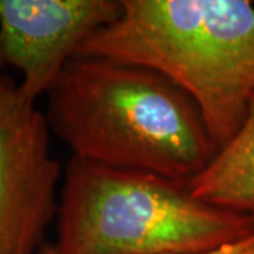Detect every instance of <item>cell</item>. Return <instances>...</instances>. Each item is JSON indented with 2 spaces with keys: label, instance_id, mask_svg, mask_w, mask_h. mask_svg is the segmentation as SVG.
<instances>
[{
  "label": "cell",
  "instance_id": "obj_2",
  "mask_svg": "<svg viewBox=\"0 0 254 254\" xmlns=\"http://www.w3.org/2000/svg\"><path fill=\"white\" fill-rule=\"evenodd\" d=\"M122 14L75 57L163 75L198 106L220 150L254 99V4L247 0H122Z\"/></svg>",
  "mask_w": 254,
  "mask_h": 254
},
{
  "label": "cell",
  "instance_id": "obj_5",
  "mask_svg": "<svg viewBox=\"0 0 254 254\" xmlns=\"http://www.w3.org/2000/svg\"><path fill=\"white\" fill-rule=\"evenodd\" d=\"M122 9V0H0V60L17 69L20 91L37 102Z\"/></svg>",
  "mask_w": 254,
  "mask_h": 254
},
{
  "label": "cell",
  "instance_id": "obj_9",
  "mask_svg": "<svg viewBox=\"0 0 254 254\" xmlns=\"http://www.w3.org/2000/svg\"><path fill=\"white\" fill-rule=\"evenodd\" d=\"M252 215H253V216H254V210H253V212H252Z\"/></svg>",
  "mask_w": 254,
  "mask_h": 254
},
{
  "label": "cell",
  "instance_id": "obj_1",
  "mask_svg": "<svg viewBox=\"0 0 254 254\" xmlns=\"http://www.w3.org/2000/svg\"><path fill=\"white\" fill-rule=\"evenodd\" d=\"M47 98L50 130L85 161L190 187L219 151L190 96L143 66L73 57Z\"/></svg>",
  "mask_w": 254,
  "mask_h": 254
},
{
  "label": "cell",
  "instance_id": "obj_7",
  "mask_svg": "<svg viewBox=\"0 0 254 254\" xmlns=\"http://www.w3.org/2000/svg\"><path fill=\"white\" fill-rule=\"evenodd\" d=\"M200 254H254V235L246 237L240 242L223 246L220 249Z\"/></svg>",
  "mask_w": 254,
  "mask_h": 254
},
{
  "label": "cell",
  "instance_id": "obj_4",
  "mask_svg": "<svg viewBox=\"0 0 254 254\" xmlns=\"http://www.w3.org/2000/svg\"><path fill=\"white\" fill-rule=\"evenodd\" d=\"M0 60V254H36L57 216L60 163L46 113Z\"/></svg>",
  "mask_w": 254,
  "mask_h": 254
},
{
  "label": "cell",
  "instance_id": "obj_8",
  "mask_svg": "<svg viewBox=\"0 0 254 254\" xmlns=\"http://www.w3.org/2000/svg\"><path fill=\"white\" fill-rule=\"evenodd\" d=\"M40 254H60V250L55 245H47L40 250Z\"/></svg>",
  "mask_w": 254,
  "mask_h": 254
},
{
  "label": "cell",
  "instance_id": "obj_6",
  "mask_svg": "<svg viewBox=\"0 0 254 254\" xmlns=\"http://www.w3.org/2000/svg\"><path fill=\"white\" fill-rule=\"evenodd\" d=\"M193 196L220 208L254 210V99L235 137L190 184Z\"/></svg>",
  "mask_w": 254,
  "mask_h": 254
},
{
  "label": "cell",
  "instance_id": "obj_3",
  "mask_svg": "<svg viewBox=\"0 0 254 254\" xmlns=\"http://www.w3.org/2000/svg\"><path fill=\"white\" fill-rule=\"evenodd\" d=\"M60 254H200L254 235V216L158 175L71 157L58 198Z\"/></svg>",
  "mask_w": 254,
  "mask_h": 254
}]
</instances>
